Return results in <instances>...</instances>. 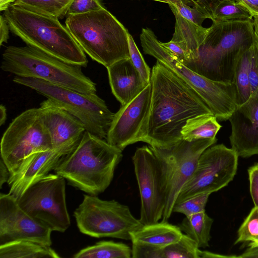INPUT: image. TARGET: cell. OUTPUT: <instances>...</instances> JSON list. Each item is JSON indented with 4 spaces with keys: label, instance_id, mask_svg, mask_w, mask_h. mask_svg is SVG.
Here are the masks:
<instances>
[{
    "label": "cell",
    "instance_id": "3957f363",
    "mask_svg": "<svg viewBox=\"0 0 258 258\" xmlns=\"http://www.w3.org/2000/svg\"><path fill=\"white\" fill-rule=\"evenodd\" d=\"M122 152L85 131L78 145L60 160L54 171L72 186L97 196L110 184Z\"/></svg>",
    "mask_w": 258,
    "mask_h": 258
},
{
    "label": "cell",
    "instance_id": "ac0fdd59",
    "mask_svg": "<svg viewBox=\"0 0 258 258\" xmlns=\"http://www.w3.org/2000/svg\"><path fill=\"white\" fill-rule=\"evenodd\" d=\"M38 109L52 148L78 145L86 131L79 119L48 99L40 104Z\"/></svg>",
    "mask_w": 258,
    "mask_h": 258
},
{
    "label": "cell",
    "instance_id": "8fae6325",
    "mask_svg": "<svg viewBox=\"0 0 258 258\" xmlns=\"http://www.w3.org/2000/svg\"><path fill=\"white\" fill-rule=\"evenodd\" d=\"M51 148L38 108H33L23 111L10 123L1 139V156L11 176L28 157Z\"/></svg>",
    "mask_w": 258,
    "mask_h": 258
},
{
    "label": "cell",
    "instance_id": "52a82bcc",
    "mask_svg": "<svg viewBox=\"0 0 258 258\" xmlns=\"http://www.w3.org/2000/svg\"><path fill=\"white\" fill-rule=\"evenodd\" d=\"M140 39L144 52L155 57L190 86L218 120L229 119L237 107L236 90L233 83L212 80L191 70L163 46L149 28L142 29Z\"/></svg>",
    "mask_w": 258,
    "mask_h": 258
},
{
    "label": "cell",
    "instance_id": "277c9868",
    "mask_svg": "<svg viewBox=\"0 0 258 258\" xmlns=\"http://www.w3.org/2000/svg\"><path fill=\"white\" fill-rule=\"evenodd\" d=\"M10 30L27 45L65 62L86 67L85 52L58 19L14 4L4 11Z\"/></svg>",
    "mask_w": 258,
    "mask_h": 258
},
{
    "label": "cell",
    "instance_id": "d4e9b609",
    "mask_svg": "<svg viewBox=\"0 0 258 258\" xmlns=\"http://www.w3.org/2000/svg\"><path fill=\"white\" fill-rule=\"evenodd\" d=\"M222 126L213 114H204L188 119L181 132L182 139L187 141L215 139Z\"/></svg>",
    "mask_w": 258,
    "mask_h": 258
},
{
    "label": "cell",
    "instance_id": "4fadbf2b",
    "mask_svg": "<svg viewBox=\"0 0 258 258\" xmlns=\"http://www.w3.org/2000/svg\"><path fill=\"white\" fill-rule=\"evenodd\" d=\"M238 157L232 148L223 144L207 148L200 157L194 173L181 189L175 203L200 194H211L227 185L236 173Z\"/></svg>",
    "mask_w": 258,
    "mask_h": 258
},
{
    "label": "cell",
    "instance_id": "1f68e13d",
    "mask_svg": "<svg viewBox=\"0 0 258 258\" xmlns=\"http://www.w3.org/2000/svg\"><path fill=\"white\" fill-rule=\"evenodd\" d=\"M210 194H200L174 204L173 212L179 213L188 217L205 211Z\"/></svg>",
    "mask_w": 258,
    "mask_h": 258
},
{
    "label": "cell",
    "instance_id": "44dd1931",
    "mask_svg": "<svg viewBox=\"0 0 258 258\" xmlns=\"http://www.w3.org/2000/svg\"><path fill=\"white\" fill-rule=\"evenodd\" d=\"M169 6L175 18L174 32L171 40L185 51L189 59L188 63L194 62L198 57L199 48L206 37L208 28L186 20L179 14L174 5Z\"/></svg>",
    "mask_w": 258,
    "mask_h": 258
},
{
    "label": "cell",
    "instance_id": "836d02e7",
    "mask_svg": "<svg viewBox=\"0 0 258 258\" xmlns=\"http://www.w3.org/2000/svg\"><path fill=\"white\" fill-rule=\"evenodd\" d=\"M249 80L252 98L258 95V44L256 39L250 48Z\"/></svg>",
    "mask_w": 258,
    "mask_h": 258
},
{
    "label": "cell",
    "instance_id": "8992f818",
    "mask_svg": "<svg viewBox=\"0 0 258 258\" xmlns=\"http://www.w3.org/2000/svg\"><path fill=\"white\" fill-rule=\"evenodd\" d=\"M1 69L16 76L33 77L85 94L96 93V84L70 63L28 45L9 46L3 53Z\"/></svg>",
    "mask_w": 258,
    "mask_h": 258
},
{
    "label": "cell",
    "instance_id": "603a6c76",
    "mask_svg": "<svg viewBox=\"0 0 258 258\" xmlns=\"http://www.w3.org/2000/svg\"><path fill=\"white\" fill-rule=\"evenodd\" d=\"M49 246L26 240L0 245V258H59Z\"/></svg>",
    "mask_w": 258,
    "mask_h": 258
},
{
    "label": "cell",
    "instance_id": "7dc6e473",
    "mask_svg": "<svg viewBox=\"0 0 258 258\" xmlns=\"http://www.w3.org/2000/svg\"><path fill=\"white\" fill-rule=\"evenodd\" d=\"M16 0H0V11H5Z\"/></svg>",
    "mask_w": 258,
    "mask_h": 258
},
{
    "label": "cell",
    "instance_id": "4316f807",
    "mask_svg": "<svg viewBox=\"0 0 258 258\" xmlns=\"http://www.w3.org/2000/svg\"><path fill=\"white\" fill-rule=\"evenodd\" d=\"M250 47L243 51L240 55L234 72L233 83L236 90L237 106L245 103L250 98L249 80Z\"/></svg>",
    "mask_w": 258,
    "mask_h": 258
},
{
    "label": "cell",
    "instance_id": "c3c4849f",
    "mask_svg": "<svg viewBox=\"0 0 258 258\" xmlns=\"http://www.w3.org/2000/svg\"><path fill=\"white\" fill-rule=\"evenodd\" d=\"M253 23L256 41L258 44V15L253 16Z\"/></svg>",
    "mask_w": 258,
    "mask_h": 258
},
{
    "label": "cell",
    "instance_id": "6da1fadb",
    "mask_svg": "<svg viewBox=\"0 0 258 258\" xmlns=\"http://www.w3.org/2000/svg\"><path fill=\"white\" fill-rule=\"evenodd\" d=\"M150 82V108L139 142L151 146H170L182 139L181 130L188 119L213 114L190 86L157 60L151 71Z\"/></svg>",
    "mask_w": 258,
    "mask_h": 258
},
{
    "label": "cell",
    "instance_id": "7a4b0ae2",
    "mask_svg": "<svg viewBox=\"0 0 258 258\" xmlns=\"http://www.w3.org/2000/svg\"><path fill=\"white\" fill-rule=\"evenodd\" d=\"M255 40L253 19L213 22L198 58L185 66L210 80L233 83L238 58Z\"/></svg>",
    "mask_w": 258,
    "mask_h": 258
},
{
    "label": "cell",
    "instance_id": "e575fe53",
    "mask_svg": "<svg viewBox=\"0 0 258 258\" xmlns=\"http://www.w3.org/2000/svg\"><path fill=\"white\" fill-rule=\"evenodd\" d=\"M103 7L100 0H74L69 8L66 17L97 11Z\"/></svg>",
    "mask_w": 258,
    "mask_h": 258
},
{
    "label": "cell",
    "instance_id": "2e32d148",
    "mask_svg": "<svg viewBox=\"0 0 258 258\" xmlns=\"http://www.w3.org/2000/svg\"><path fill=\"white\" fill-rule=\"evenodd\" d=\"M152 94L151 82L133 100L121 105L108 130L106 141L123 151L139 142L143 126L149 114Z\"/></svg>",
    "mask_w": 258,
    "mask_h": 258
},
{
    "label": "cell",
    "instance_id": "9a60e30c",
    "mask_svg": "<svg viewBox=\"0 0 258 258\" xmlns=\"http://www.w3.org/2000/svg\"><path fill=\"white\" fill-rule=\"evenodd\" d=\"M52 231L48 226L25 212L14 196L1 194L0 245L26 240L50 246Z\"/></svg>",
    "mask_w": 258,
    "mask_h": 258
},
{
    "label": "cell",
    "instance_id": "d6986e66",
    "mask_svg": "<svg viewBox=\"0 0 258 258\" xmlns=\"http://www.w3.org/2000/svg\"><path fill=\"white\" fill-rule=\"evenodd\" d=\"M76 146L51 148L28 157L17 171L10 176L7 182L10 186L9 193L16 199L19 198L30 186L54 170L60 160Z\"/></svg>",
    "mask_w": 258,
    "mask_h": 258
},
{
    "label": "cell",
    "instance_id": "4dcf8cb0",
    "mask_svg": "<svg viewBox=\"0 0 258 258\" xmlns=\"http://www.w3.org/2000/svg\"><path fill=\"white\" fill-rule=\"evenodd\" d=\"M258 239V207L252 209L238 230L235 244Z\"/></svg>",
    "mask_w": 258,
    "mask_h": 258
},
{
    "label": "cell",
    "instance_id": "484cf974",
    "mask_svg": "<svg viewBox=\"0 0 258 258\" xmlns=\"http://www.w3.org/2000/svg\"><path fill=\"white\" fill-rule=\"evenodd\" d=\"M132 254V248L123 243L102 241L80 250L73 257L131 258Z\"/></svg>",
    "mask_w": 258,
    "mask_h": 258
},
{
    "label": "cell",
    "instance_id": "7402d4cb",
    "mask_svg": "<svg viewBox=\"0 0 258 258\" xmlns=\"http://www.w3.org/2000/svg\"><path fill=\"white\" fill-rule=\"evenodd\" d=\"M183 233L179 226L161 221L143 225L131 234L132 242L164 248L178 241Z\"/></svg>",
    "mask_w": 258,
    "mask_h": 258
},
{
    "label": "cell",
    "instance_id": "bcb514c9",
    "mask_svg": "<svg viewBox=\"0 0 258 258\" xmlns=\"http://www.w3.org/2000/svg\"><path fill=\"white\" fill-rule=\"evenodd\" d=\"M167 3L168 5L172 4L175 5L179 2H182L183 4L188 6H192V4L188 0H152Z\"/></svg>",
    "mask_w": 258,
    "mask_h": 258
},
{
    "label": "cell",
    "instance_id": "f35d334b",
    "mask_svg": "<svg viewBox=\"0 0 258 258\" xmlns=\"http://www.w3.org/2000/svg\"><path fill=\"white\" fill-rule=\"evenodd\" d=\"M249 190L255 207H258V163L248 169Z\"/></svg>",
    "mask_w": 258,
    "mask_h": 258
},
{
    "label": "cell",
    "instance_id": "74e56055",
    "mask_svg": "<svg viewBox=\"0 0 258 258\" xmlns=\"http://www.w3.org/2000/svg\"><path fill=\"white\" fill-rule=\"evenodd\" d=\"M192 4V6L195 7L203 14L206 15L208 18L212 20L215 11L218 5L222 2L227 0H188ZM238 2V0H230Z\"/></svg>",
    "mask_w": 258,
    "mask_h": 258
},
{
    "label": "cell",
    "instance_id": "d6a6232c",
    "mask_svg": "<svg viewBox=\"0 0 258 258\" xmlns=\"http://www.w3.org/2000/svg\"><path fill=\"white\" fill-rule=\"evenodd\" d=\"M128 41L130 59L144 82L148 85L151 80V69L145 62L132 36L130 33L128 35Z\"/></svg>",
    "mask_w": 258,
    "mask_h": 258
},
{
    "label": "cell",
    "instance_id": "f6af8a7d",
    "mask_svg": "<svg viewBox=\"0 0 258 258\" xmlns=\"http://www.w3.org/2000/svg\"><path fill=\"white\" fill-rule=\"evenodd\" d=\"M7 109L3 104L0 106V125L5 124L7 120Z\"/></svg>",
    "mask_w": 258,
    "mask_h": 258
},
{
    "label": "cell",
    "instance_id": "ffe728a7",
    "mask_svg": "<svg viewBox=\"0 0 258 258\" xmlns=\"http://www.w3.org/2000/svg\"><path fill=\"white\" fill-rule=\"evenodd\" d=\"M106 69L112 92L121 105L128 103L148 85L130 58L119 60Z\"/></svg>",
    "mask_w": 258,
    "mask_h": 258
},
{
    "label": "cell",
    "instance_id": "7c38bea8",
    "mask_svg": "<svg viewBox=\"0 0 258 258\" xmlns=\"http://www.w3.org/2000/svg\"><path fill=\"white\" fill-rule=\"evenodd\" d=\"M65 179L48 174L30 186L18 199L20 207L52 231L65 232L71 225L66 204Z\"/></svg>",
    "mask_w": 258,
    "mask_h": 258
},
{
    "label": "cell",
    "instance_id": "83f0119b",
    "mask_svg": "<svg viewBox=\"0 0 258 258\" xmlns=\"http://www.w3.org/2000/svg\"><path fill=\"white\" fill-rule=\"evenodd\" d=\"M74 0H16L13 3L30 11L62 19Z\"/></svg>",
    "mask_w": 258,
    "mask_h": 258
},
{
    "label": "cell",
    "instance_id": "b9f144b4",
    "mask_svg": "<svg viewBox=\"0 0 258 258\" xmlns=\"http://www.w3.org/2000/svg\"><path fill=\"white\" fill-rule=\"evenodd\" d=\"M10 176V171L1 159L0 161V187L2 188L3 184L8 182Z\"/></svg>",
    "mask_w": 258,
    "mask_h": 258
},
{
    "label": "cell",
    "instance_id": "60d3db41",
    "mask_svg": "<svg viewBox=\"0 0 258 258\" xmlns=\"http://www.w3.org/2000/svg\"><path fill=\"white\" fill-rule=\"evenodd\" d=\"M10 27L4 15L0 16V45L7 43L9 38Z\"/></svg>",
    "mask_w": 258,
    "mask_h": 258
},
{
    "label": "cell",
    "instance_id": "30bf717a",
    "mask_svg": "<svg viewBox=\"0 0 258 258\" xmlns=\"http://www.w3.org/2000/svg\"><path fill=\"white\" fill-rule=\"evenodd\" d=\"M83 197L74 216L78 229L84 234L131 240V233L143 225L126 205L115 200H103L97 196Z\"/></svg>",
    "mask_w": 258,
    "mask_h": 258
},
{
    "label": "cell",
    "instance_id": "9c48e42d",
    "mask_svg": "<svg viewBox=\"0 0 258 258\" xmlns=\"http://www.w3.org/2000/svg\"><path fill=\"white\" fill-rule=\"evenodd\" d=\"M217 141L181 139L167 147L149 146L158 161L163 181L165 204L162 221L170 217L179 193L194 173L201 154Z\"/></svg>",
    "mask_w": 258,
    "mask_h": 258
},
{
    "label": "cell",
    "instance_id": "d590c367",
    "mask_svg": "<svg viewBox=\"0 0 258 258\" xmlns=\"http://www.w3.org/2000/svg\"><path fill=\"white\" fill-rule=\"evenodd\" d=\"M163 248L155 246L132 242V257L133 258H163Z\"/></svg>",
    "mask_w": 258,
    "mask_h": 258
},
{
    "label": "cell",
    "instance_id": "cb8c5ba5",
    "mask_svg": "<svg viewBox=\"0 0 258 258\" xmlns=\"http://www.w3.org/2000/svg\"><path fill=\"white\" fill-rule=\"evenodd\" d=\"M213 223V219L204 211L185 217L179 227L185 234L196 242L200 248H206L209 246Z\"/></svg>",
    "mask_w": 258,
    "mask_h": 258
},
{
    "label": "cell",
    "instance_id": "ab89813d",
    "mask_svg": "<svg viewBox=\"0 0 258 258\" xmlns=\"http://www.w3.org/2000/svg\"><path fill=\"white\" fill-rule=\"evenodd\" d=\"M161 44L181 63L186 66L188 63L189 59L185 51L176 43L170 40L168 42H161Z\"/></svg>",
    "mask_w": 258,
    "mask_h": 258
},
{
    "label": "cell",
    "instance_id": "7bdbcfd3",
    "mask_svg": "<svg viewBox=\"0 0 258 258\" xmlns=\"http://www.w3.org/2000/svg\"><path fill=\"white\" fill-rule=\"evenodd\" d=\"M254 15H258V0H238Z\"/></svg>",
    "mask_w": 258,
    "mask_h": 258
},
{
    "label": "cell",
    "instance_id": "ba28073f",
    "mask_svg": "<svg viewBox=\"0 0 258 258\" xmlns=\"http://www.w3.org/2000/svg\"><path fill=\"white\" fill-rule=\"evenodd\" d=\"M13 81L50 99L79 119L86 131L106 140L114 113L96 93H83L33 77L15 76Z\"/></svg>",
    "mask_w": 258,
    "mask_h": 258
},
{
    "label": "cell",
    "instance_id": "8d00e7d4",
    "mask_svg": "<svg viewBox=\"0 0 258 258\" xmlns=\"http://www.w3.org/2000/svg\"><path fill=\"white\" fill-rule=\"evenodd\" d=\"M174 5L182 17L199 26H202L204 21L208 18L206 15L196 8H191L182 2H179Z\"/></svg>",
    "mask_w": 258,
    "mask_h": 258
},
{
    "label": "cell",
    "instance_id": "5bb4252c",
    "mask_svg": "<svg viewBox=\"0 0 258 258\" xmlns=\"http://www.w3.org/2000/svg\"><path fill=\"white\" fill-rule=\"evenodd\" d=\"M132 160L141 197L140 222L148 225L162 218L165 204L160 168L150 146L136 150Z\"/></svg>",
    "mask_w": 258,
    "mask_h": 258
},
{
    "label": "cell",
    "instance_id": "f546056e",
    "mask_svg": "<svg viewBox=\"0 0 258 258\" xmlns=\"http://www.w3.org/2000/svg\"><path fill=\"white\" fill-rule=\"evenodd\" d=\"M201 250L196 242L183 234L177 242L171 244L162 250L163 258H200Z\"/></svg>",
    "mask_w": 258,
    "mask_h": 258
},
{
    "label": "cell",
    "instance_id": "681fc988",
    "mask_svg": "<svg viewBox=\"0 0 258 258\" xmlns=\"http://www.w3.org/2000/svg\"><path fill=\"white\" fill-rule=\"evenodd\" d=\"M249 246H250V247L258 246V239L251 241V242L249 244Z\"/></svg>",
    "mask_w": 258,
    "mask_h": 258
},
{
    "label": "cell",
    "instance_id": "5b68a950",
    "mask_svg": "<svg viewBox=\"0 0 258 258\" xmlns=\"http://www.w3.org/2000/svg\"><path fill=\"white\" fill-rule=\"evenodd\" d=\"M65 24L85 53L106 68L130 58L128 31L104 7L69 16Z\"/></svg>",
    "mask_w": 258,
    "mask_h": 258
},
{
    "label": "cell",
    "instance_id": "f1b7e54d",
    "mask_svg": "<svg viewBox=\"0 0 258 258\" xmlns=\"http://www.w3.org/2000/svg\"><path fill=\"white\" fill-rule=\"evenodd\" d=\"M253 15L238 2L227 0L220 3L216 9L213 22H223L232 20H252Z\"/></svg>",
    "mask_w": 258,
    "mask_h": 258
},
{
    "label": "cell",
    "instance_id": "e0dca14e",
    "mask_svg": "<svg viewBox=\"0 0 258 258\" xmlns=\"http://www.w3.org/2000/svg\"><path fill=\"white\" fill-rule=\"evenodd\" d=\"M228 120L231 148L243 158L258 155V95L237 106Z\"/></svg>",
    "mask_w": 258,
    "mask_h": 258
},
{
    "label": "cell",
    "instance_id": "ee69618b",
    "mask_svg": "<svg viewBox=\"0 0 258 258\" xmlns=\"http://www.w3.org/2000/svg\"><path fill=\"white\" fill-rule=\"evenodd\" d=\"M239 258H258V246L249 247L241 255Z\"/></svg>",
    "mask_w": 258,
    "mask_h": 258
}]
</instances>
